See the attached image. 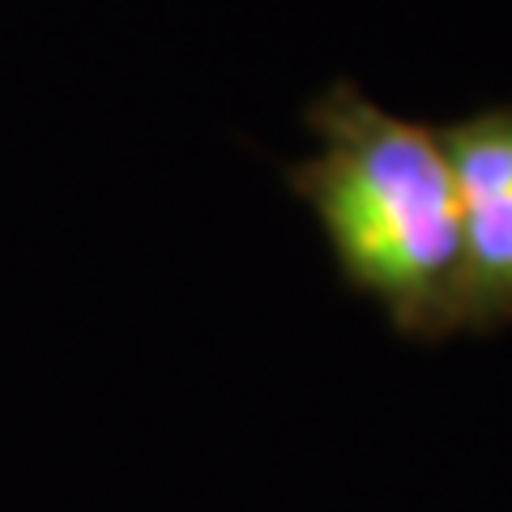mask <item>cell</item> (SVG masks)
<instances>
[{
	"mask_svg": "<svg viewBox=\"0 0 512 512\" xmlns=\"http://www.w3.org/2000/svg\"><path fill=\"white\" fill-rule=\"evenodd\" d=\"M316 150L282 171L308 205L355 295L393 333L444 342L461 333V201L440 124L406 120L338 77L303 111Z\"/></svg>",
	"mask_w": 512,
	"mask_h": 512,
	"instance_id": "6da1fadb",
	"label": "cell"
},
{
	"mask_svg": "<svg viewBox=\"0 0 512 512\" xmlns=\"http://www.w3.org/2000/svg\"><path fill=\"white\" fill-rule=\"evenodd\" d=\"M461 201V333L512 325V103L478 107L440 124Z\"/></svg>",
	"mask_w": 512,
	"mask_h": 512,
	"instance_id": "7a4b0ae2",
	"label": "cell"
}]
</instances>
